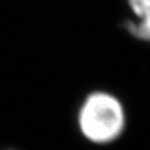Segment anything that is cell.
I'll list each match as a JSON object with an SVG mask.
<instances>
[{
  "instance_id": "1",
  "label": "cell",
  "mask_w": 150,
  "mask_h": 150,
  "mask_svg": "<svg viewBox=\"0 0 150 150\" xmlns=\"http://www.w3.org/2000/svg\"><path fill=\"white\" fill-rule=\"evenodd\" d=\"M77 123L83 138L93 145H110L122 136L127 116L122 102L108 91L88 93L77 113Z\"/></svg>"
},
{
  "instance_id": "2",
  "label": "cell",
  "mask_w": 150,
  "mask_h": 150,
  "mask_svg": "<svg viewBox=\"0 0 150 150\" xmlns=\"http://www.w3.org/2000/svg\"><path fill=\"white\" fill-rule=\"evenodd\" d=\"M134 19L123 22V28L131 37L150 42V0H128Z\"/></svg>"
},
{
  "instance_id": "3",
  "label": "cell",
  "mask_w": 150,
  "mask_h": 150,
  "mask_svg": "<svg viewBox=\"0 0 150 150\" xmlns=\"http://www.w3.org/2000/svg\"><path fill=\"white\" fill-rule=\"evenodd\" d=\"M7 150H13V149H7Z\"/></svg>"
}]
</instances>
